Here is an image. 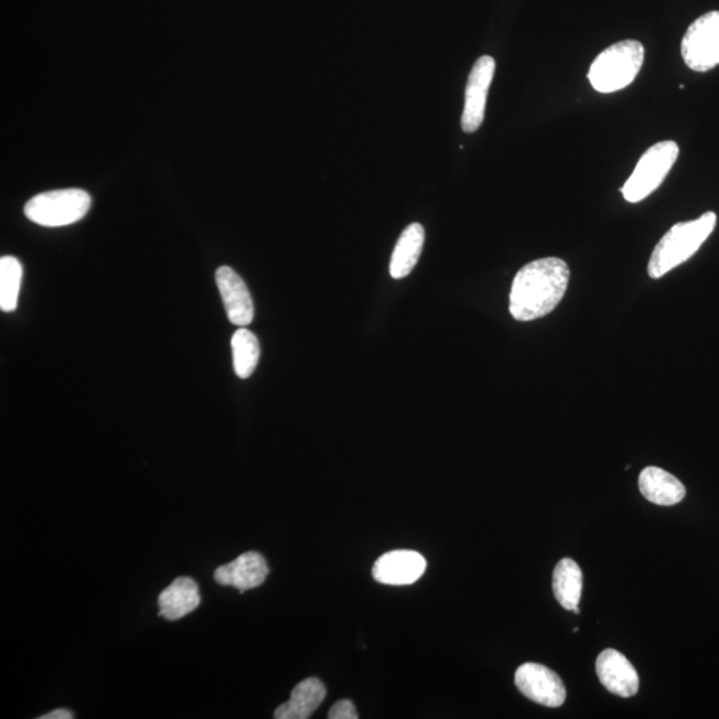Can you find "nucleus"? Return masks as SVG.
I'll return each instance as SVG.
<instances>
[{
    "instance_id": "nucleus-12",
    "label": "nucleus",
    "mask_w": 719,
    "mask_h": 719,
    "mask_svg": "<svg viewBox=\"0 0 719 719\" xmlns=\"http://www.w3.org/2000/svg\"><path fill=\"white\" fill-rule=\"evenodd\" d=\"M269 575L266 558L258 551H247L235 561L215 570L214 579L219 586L233 587L240 593L262 586Z\"/></svg>"
},
{
    "instance_id": "nucleus-10",
    "label": "nucleus",
    "mask_w": 719,
    "mask_h": 719,
    "mask_svg": "<svg viewBox=\"0 0 719 719\" xmlns=\"http://www.w3.org/2000/svg\"><path fill=\"white\" fill-rule=\"evenodd\" d=\"M216 285L230 323L239 329H246L253 323L255 316L253 297L246 282L233 268L223 266L216 271Z\"/></svg>"
},
{
    "instance_id": "nucleus-1",
    "label": "nucleus",
    "mask_w": 719,
    "mask_h": 719,
    "mask_svg": "<svg viewBox=\"0 0 719 719\" xmlns=\"http://www.w3.org/2000/svg\"><path fill=\"white\" fill-rule=\"evenodd\" d=\"M570 271L567 262L545 258L529 262L513 280L509 311L517 321L547 316L561 303L568 290Z\"/></svg>"
},
{
    "instance_id": "nucleus-8",
    "label": "nucleus",
    "mask_w": 719,
    "mask_h": 719,
    "mask_svg": "<svg viewBox=\"0 0 719 719\" xmlns=\"http://www.w3.org/2000/svg\"><path fill=\"white\" fill-rule=\"evenodd\" d=\"M496 62L492 56H481L474 63L465 92V106L462 112L461 128L466 133H473L483 125L487 93L492 85Z\"/></svg>"
},
{
    "instance_id": "nucleus-21",
    "label": "nucleus",
    "mask_w": 719,
    "mask_h": 719,
    "mask_svg": "<svg viewBox=\"0 0 719 719\" xmlns=\"http://www.w3.org/2000/svg\"><path fill=\"white\" fill-rule=\"evenodd\" d=\"M74 715L67 709H56L40 717V719H73Z\"/></svg>"
},
{
    "instance_id": "nucleus-11",
    "label": "nucleus",
    "mask_w": 719,
    "mask_h": 719,
    "mask_svg": "<svg viewBox=\"0 0 719 719\" xmlns=\"http://www.w3.org/2000/svg\"><path fill=\"white\" fill-rule=\"evenodd\" d=\"M597 676L612 695L629 698L637 695L640 677L624 654L614 650L603 651L595 663Z\"/></svg>"
},
{
    "instance_id": "nucleus-20",
    "label": "nucleus",
    "mask_w": 719,
    "mask_h": 719,
    "mask_svg": "<svg viewBox=\"0 0 719 719\" xmlns=\"http://www.w3.org/2000/svg\"><path fill=\"white\" fill-rule=\"evenodd\" d=\"M330 719H357L358 715L355 706L348 699H343L332 706L329 715Z\"/></svg>"
},
{
    "instance_id": "nucleus-15",
    "label": "nucleus",
    "mask_w": 719,
    "mask_h": 719,
    "mask_svg": "<svg viewBox=\"0 0 719 719\" xmlns=\"http://www.w3.org/2000/svg\"><path fill=\"white\" fill-rule=\"evenodd\" d=\"M326 689L318 678H307L294 686L290 701L275 710L276 719H308L323 704Z\"/></svg>"
},
{
    "instance_id": "nucleus-14",
    "label": "nucleus",
    "mask_w": 719,
    "mask_h": 719,
    "mask_svg": "<svg viewBox=\"0 0 719 719\" xmlns=\"http://www.w3.org/2000/svg\"><path fill=\"white\" fill-rule=\"evenodd\" d=\"M638 484L642 496L661 506L676 505L686 496L684 484L657 466L645 468L640 474Z\"/></svg>"
},
{
    "instance_id": "nucleus-5",
    "label": "nucleus",
    "mask_w": 719,
    "mask_h": 719,
    "mask_svg": "<svg viewBox=\"0 0 719 719\" xmlns=\"http://www.w3.org/2000/svg\"><path fill=\"white\" fill-rule=\"evenodd\" d=\"M679 155L676 141H659L651 147L638 160L631 178L627 179L622 194L629 203H638L652 195L663 184L667 173L673 169Z\"/></svg>"
},
{
    "instance_id": "nucleus-13",
    "label": "nucleus",
    "mask_w": 719,
    "mask_h": 719,
    "mask_svg": "<svg viewBox=\"0 0 719 719\" xmlns=\"http://www.w3.org/2000/svg\"><path fill=\"white\" fill-rule=\"evenodd\" d=\"M159 615L169 621L185 618L201 605L198 587L191 577H179L159 594Z\"/></svg>"
},
{
    "instance_id": "nucleus-17",
    "label": "nucleus",
    "mask_w": 719,
    "mask_h": 719,
    "mask_svg": "<svg viewBox=\"0 0 719 719\" xmlns=\"http://www.w3.org/2000/svg\"><path fill=\"white\" fill-rule=\"evenodd\" d=\"M554 592L564 609L573 610L579 607L582 593V571L579 564L564 558L556 565Z\"/></svg>"
},
{
    "instance_id": "nucleus-7",
    "label": "nucleus",
    "mask_w": 719,
    "mask_h": 719,
    "mask_svg": "<svg viewBox=\"0 0 719 719\" xmlns=\"http://www.w3.org/2000/svg\"><path fill=\"white\" fill-rule=\"evenodd\" d=\"M515 683L526 698L548 708H560L567 699L562 679L544 665L528 663L519 666Z\"/></svg>"
},
{
    "instance_id": "nucleus-18",
    "label": "nucleus",
    "mask_w": 719,
    "mask_h": 719,
    "mask_svg": "<svg viewBox=\"0 0 719 719\" xmlns=\"http://www.w3.org/2000/svg\"><path fill=\"white\" fill-rule=\"evenodd\" d=\"M234 369L237 377L248 378L254 375L260 358V344L255 333L239 329L233 337Z\"/></svg>"
},
{
    "instance_id": "nucleus-22",
    "label": "nucleus",
    "mask_w": 719,
    "mask_h": 719,
    "mask_svg": "<svg viewBox=\"0 0 719 719\" xmlns=\"http://www.w3.org/2000/svg\"><path fill=\"white\" fill-rule=\"evenodd\" d=\"M573 612H575L576 614H580V613H581V610L579 609V607H577V608L573 609Z\"/></svg>"
},
{
    "instance_id": "nucleus-16",
    "label": "nucleus",
    "mask_w": 719,
    "mask_h": 719,
    "mask_svg": "<svg viewBox=\"0 0 719 719\" xmlns=\"http://www.w3.org/2000/svg\"><path fill=\"white\" fill-rule=\"evenodd\" d=\"M426 242V230L419 223L410 224L397 240L391 255L389 272L391 278L400 280L414 271Z\"/></svg>"
},
{
    "instance_id": "nucleus-3",
    "label": "nucleus",
    "mask_w": 719,
    "mask_h": 719,
    "mask_svg": "<svg viewBox=\"0 0 719 719\" xmlns=\"http://www.w3.org/2000/svg\"><path fill=\"white\" fill-rule=\"evenodd\" d=\"M645 60V49L634 40L622 41L603 50L590 66V85L601 94H612L631 86Z\"/></svg>"
},
{
    "instance_id": "nucleus-19",
    "label": "nucleus",
    "mask_w": 719,
    "mask_h": 719,
    "mask_svg": "<svg viewBox=\"0 0 719 719\" xmlns=\"http://www.w3.org/2000/svg\"><path fill=\"white\" fill-rule=\"evenodd\" d=\"M23 268L21 261L12 256L0 259V310H17L19 291H21Z\"/></svg>"
},
{
    "instance_id": "nucleus-6",
    "label": "nucleus",
    "mask_w": 719,
    "mask_h": 719,
    "mask_svg": "<svg viewBox=\"0 0 719 719\" xmlns=\"http://www.w3.org/2000/svg\"><path fill=\"white\" fill-rule=\"evenodd\" d=\"M684 62L697 73L719 64V11H710L689 25L680 43Z\"/></svg>"
},
{
    "instance_id": "nucleus-2",
    "label": "nucleus",
    "mask_w": 719,
    "mask_h": 719,
    "mask_svg": "<svg viewBox=\"0 0 719 719\" xmlns=\"http://www.w3.org/2000/svg\"><path fill=\"white\" fill-rule=\"evenodd\" d=\"M716 224L717 215L709 211L696 221L678 223L667 230L654 248L647 266L651 278H663L672 269L688 261L715 230Z\"/></svg>"
},
{
    "instance_id": "nucleus-4",
    "label": "nucleus",
    "mask_w": 719,
    "mask_h": 719,
    "mask_svg": "<svg viewBox=\"0 0 719 719\" xmlns=\"http://www.w3.org/2000/svg\"><path fill=\"white\" fill-rule=\"evenodd\" d=\"M92 196L79 189L44 192L25 204L24 215L42 227H66L79 222L92 208Z\"/></svg>"
},
{
    "instance_id": "nucleus-9",
    "label": "nucleus",
    "mask_w": 719,
    "mask_h": 719,
    "mask_svg": "<svg viewBox=\"0 0 719 719\" xmlns=\"http://www.w3.org/2000/svg\"><path fill=\"white\" fill-rule=\"evenodd\" d=\"M427 561L414 550H394L385 554L374 565L372 575L384 586H412L426 573Z\"/></svg>"
}]
</instances>
